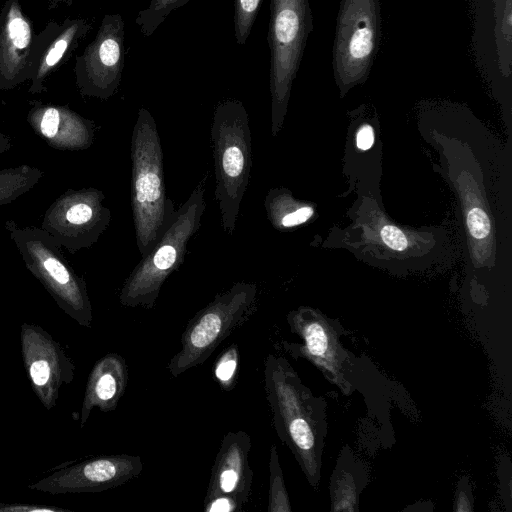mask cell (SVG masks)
I'll return each mask as SVG.
<instances>
[{
	"mask_svg": "<svg viewBox=\"0 0 512 512\" xmlns=\"http://www.w3.org/2000/svg\"><path fill=\"white\" fill-rule=\"evenodd\" d=\"M142 470L140 456L100 455L62 467L28 487L51 495L101 492L136 478Z\"/></svg>",
	"mask_w": 512,
	"mask_h": 512,
	"instance_id": "cell-12",
	"label": "cell"
},
{
	"mask_svg": "<svg viewBox=\"0 0 512 512\" xmlns=\"http://www.w3.org/2000/svg\"><path fill=\"white\" fill-rule=\"evenodd\" d=\"M252 440L246 431H229L221 440L205 497L206 512L240 511L253 482L248 455Z\"/></svg>",
	"mask_w": 512,
	"mask_h": 512,
	"instance_id": "cell-11",
	"label": "cell"
},
{
	"mask_svg": "<svg viewBox=\"0 0 512 512\" xmlns=\"http://www.w3.org/2000/svg\"><path fill=\"white\" fill-rule=\"evenodd\" d=\"M0 512H70V510L53 505L0 503Z\"/></svg>",
	"mask_w": 512,
	"mask_h": 512,
	"instance_id": "cell-27",
	"label": "cell"
},
{
	"mask_svg": "<svg viewBox=\"0 0 512 512\" xmlns=\"http://www.w3.org/2000/svg\"><path fill=\"white\" fill-rule=\"evenodd\" d=\"M496 12V41L499 53L500 68L511 65V41H512V0H497ZM508 68V67H507ZM510 71V69L508 68Z\"/></svg>",
	"mask_w": 512,
	"mask_h": 512,
	"instance_id": "cell-21",
	"label": "cell"
},
{
	"mask_svg": "<svg viewBox=\"0 0 512 512\" xmlns=\"http://www.w3.org/2000/svg\"><path fill=\"white\" fill-rule=\"evenodd\" d=\"M264 206L269 221L277 230L301 225L313 215L311 206L295 202L289 193L280 189H272L268 192Z\"/></svg>",
	"mask_w": 512,
	"mask_h": 512,
	"instance_id": "cell-17",
	"label": "cell"
},
{
	"mask_svg": "<svg viewBox=\"0 0 512 512\" xmlns=\"http://www.w3.org/2000/svg\"><path fill=\"white\" fill-rule=\"evenodd\" d=\"M313 30L308 0H271L268 27L272 134L280 130L293 80Z\"/></svg>",
	"mask_w": 512,
	"mask_h": 512,
	"instance_id": "cell-7",
	"label": "cell"
},
{
	"mask_svg": "<svg viewBox=\"0 0 512 512\" xmlns=\"http://www.w3.org/2000/svg\"><path fill=\"white\" fill-rule=\"evenodd\" d=\"M5 229L26 268L43 285L56 304L79 325H92V305L84 279L67 262L58 242L40 227L19 226L13 220Z\"/></svg>",
	"mask_w": 512,
	"mask_h": 512,
	"instance_id": "cell-5",
	"label": "cell"
},
{
	"mask_svg": "<svg viewBox=\"0 0 512 512\" xmlns=\"http://www.w3.org/2000/svg\"><path fill=\"white\" fill-rule=\"evenodd\" d=\"M189 1L150 0L149 5L140 10L135 19L140 32L146 37L151 36L172 11L186 5Z\"/></svg>",
	"mask_w": 512,
	"mask_h": 512,
	"instance_id": "cell-19",
	"label": "cell"
},
{
	"mask_svg": "<svg viewBox=\"0 0 512 512\" xmlns=\"http://www.w3.org/2000/svg\"><path fill=\"white\" fill-rule=\"evenodd\" d=\"M28 121L35 134L57 150H86L94 141L93 122L65 109L39 108L31 111Z\"/></svg>",
	"mask_w": 512,
	"mask_h": 512,
	"instance_id": "cell-14",
	"label": "cell"
},
{
	"mask_svg": "<svg viewBox=\"0 0 512 512\" xmlns=\"http://www.w3.org/2000/svg\"><path fill=\"white\" fill-rule=\"evenodd\" d=\"M455 510L457 511H471V499L469 496H467L466 490H459L457 494V501Z\"/></svg>",
	"mask_w": 512,
	"mask_h": 512,
	"instance_id": "cell-30",
	"label": "cell"
},
{
	"mask_svg": "<svg viewBox=\"0 0 512 512\" xmlns=\"http://www.w3.org/2000/svg\"><path fill=\"white\" fill-rule=\"evenodd\" d=\"M287 321L293 333L303 340V345L283 342L281 346L293 356L307 358L327 374L336 377L339 354L336 336L320 315L310 309L291 311Z\"/></svg>",
	"mask_w": 512,
	"mask_h": 512,
	"instance_id": "cell-13",
	"label": "cell"
},
{
	"mask_svg": "<svg viewBox=\"0 0 512 512\" xmlns=\"http://www.w3.org/2000/svg\"><path fill=\"white\" fill-rule=\"evenodd\" d=\"M105 195L94 187L68 189L45 211L40 228L70 253L94 245L110 223Z\"/></svg>",
	"mask_w": 512,
	"mask_h": 512,
	"instance_id": "cell-9",
	"label": "cell"
},
{
	"mask_svg": "<svg viewBox=\"0 0 512 512\" xmlns=\"http://www.w3.org/2000/svg\"><path fill=\"white\" fill-rule=\"evenodd\" d=\"M268 511H291V505L285 487L283 472L279 464L278 453L275 445H272L270 448Z\"/></svg>",
	"mask_w": 512,
	"mask_h": 512,
	"instance_id": "cell-20",
	"label": "cell"
},
{
	"mask_svg": "<svg viewBox=\"0 0 512 512\" xmlns=\"http://www.w3.org/2000/svg\"><path fill=\"white\" fill-rule=\"evenodd\" d=\"M217 200L223 230L232 235L246 192L252 165L248 114L236 99L220 102L211 124Z\"/></svg>",
	"mask_w": 512,
	"mask_h": 512,
	"instance_id": "cell-3",
	"label": "cell"
},
{
	"mask_svg": "<svg viewBox=\"0 0 512 512\" xmlns=\"http://www.w3.org/2000/svg\"><path fill=\"white\" fill-rule=\"evenodd\" d=\"M493 1H497V0H493Z\"/></svg>",
	"mask_w": 512,
	"mask_h": 512,
	"instance_id": "cell-32",
	"label": "cell"
},
{
	"mask_svg": "<svg viewBox=\"0 0 512 512\" xmlns=\"http://www.w3.org/2000/svg\"><path fill=\"white\" fill-rule=\"evenodd\" d=\"M257 308V286L236 282L199 310L181 336V349L169 361L172 377L203 364L231 333L243 326Z\"/></svg>",
	"mask_w": 512,
	"mask_h": 512,
	"instance_id": "cell-6",
	"label": "cell"
},
{
	"mask_svg": "<svg viewBox=\"0 0 512 512\" xmlns=\"http://www.w3.org/2000/svg\"><path fill=\"white\" fill-rule=\"evenodd\" d=\"M131 160L132 216L138 250L144 257L164 233L175 211L166 195L157 125L145 108L138 110L133 128Z\"/></svg>",
	"mask_w": 512,
	"mask_h": 512,
	"instance_id": "cell-2",
	"label": "cell"
},
{
	"mask_svg": "<svg viewBox=\"0 0 512 512\" xmlns=\"http://www.w3.org/2000/svg\"><path fill=\"white\" fill-rule=\"evenodd\" d=\"M101 66V97L108 98L117 89L124 66V22L120 15L109 17L96 50Z\"/></svg>",
	"mask_w": 512,
	"mask_h": 512,
	"instance_id": "cell-16",
	"label": "cell"
},
{
	"mask_svg": "<svg viewBox=\"0 0 512 512\" xmlns=\"http://www.w3.org/2000/svg\"><path fill=\"white\" fill-rule=\"evenodd\" d=\"M20 342L31 387L43 407L52 410L61 387L74 379V362L61 344L36 324L21 325Z\"/></svg>",
	"mask_w": 512,
	"mask_h": 512,
	"instance_id": "cell-10",
	"label": "cell"
},
{
	"mask_svg": "<svg viewBox=\"0 0 512 512\" xmlns=\"http://www.w3.org/2000/svg\"><path fill=\"white\" fill-rule=\"evenodd\" d=\"M204 180L174 211L164 233L125 280L119 294L121 305L154 307L162 285L182 264L188 243L200 227L206 207Z\"/></svg>",
	"mask_w": 512,
	"mask_h": 512,
	"instance_id": "cell-4",
	"label": "cell"
},
{
	"mask_svg": "<svg viewBox=\"0 0 512 512\" xmlns=\"http://www.w3.org/2000/svg\"><path fill=\"white\" fill-rule=\"evenodd\" d=\"M261 3L262 0H234V34L237 44L246 43Z\"/></svg>",
	"mask_w": 512,
	"mask_h": 512,
	"instance_id": "cell-23",
	"label": "cell"
},
{
	"mask_svg": "<svg viewBox=\"0 0 512 512\" xmlns=\"http://www.w3.org/2000/svg\"><path fill=\"white\" fill-rule=\"evenodd\" d=\"M380 39L379 0H341L332 66L335 80L343 92L366 80Z\"/></svg>",
	"mask_w": 512,
	"mask_h": 512,
	"instance_id": "cell-8",
	"label": "cell"
},
{
	"mask_svg": "<svg viewBox=\"0 0 512 512\" xmlns=\"http://www.w3.org/2000/svg\"><path fill=\"white\" fill-rule=\"evenodd\" d=\"M380 236L385 245L392 250L404 251L407 248V238L396 226L384 225L380 230Z\"/></svg>",
	"mask_w": 512,
	"mask_h": 512,
	"instance_id": "cell-25",
	"label": "cell"
},
{
	"mask_svg": "<svg viewBox=\"0 0 512 512\" xmlns=\"http://www.w3.org/2000/svg\"><path fill=\"white\" fill-rule=\"evenodd\" d=\"M67 43L65 40H59L47 55L46 62L48 65H54L61 58L66 50Z\"/></svg>",
	"mask_w": 512,
	"mask_h": 512,
	"instance_id": "cell-29",
	"label": "cell"
},
{
	"mask_svg": "<svg viewBox=\"0 0 512 512\" xmlns=\"http://www.w3.org/2000/svg\"><path fill=\"white\" fill-rule=\"evenodd\" d=\"M264 386L278 437L317 487L326 434L323 399L313 396L284 357L273 354L264 360Z\"/></svg>",
	"mask_w": 512,
	"mask_h": 512,
	"instance_id": "cell-1",
	"label": "cell"
},
{
	"mask_svg": "<svg viewBox=\"0 0 512 512\" xmlns=\"http://www.w3.org/2000/svg\"><path fill=\"white\" fill-rule=\"evenodd\" d=\"M239 361V349L235 343L223 349L216 359L214 376L225 392L233 390L237 384Z\"/></svg>",
	"mask_w": 512,
	"mask_h": 512,
	"instance_id": "cell-22",
	"label": "cell"
},
{
	"mask_svg": "<svg viewBox=\"0 0 512 512\" xmlns=\"http://www.w3.org/2000/svg\"><path fill=\"white\" fill-rule=\"evenodd\" d=\"M470 235L476 240L485 239L490 234V220L484 210L479 207L471 208L466 217Z\"/></svg>",
	"mask_w": 512,
	"mask_h": 512,
	"instance_id": "cell-24",
	"label": "cell"
},
{
	"mask_svg": "<svg viewBox=\"0 0 512 512\" xmlns=\"http://www.w3.org/2000/svg\"><path fill=\"white\" fill-rule=\"evenodd\" d=\"M42 177V170L27 164L0 170V206L13 202L33 189Z\"/></svg>",
	"mask_w": 512,
	"mask_h": 512,
	"instance_id": "cell-18",
	"label": "cell"
},
{
	"mask_svg": "<svg viewBox=\"0 0 512 512\" xmlns=\"http://www.w3.org/2000/svg\"><path fill=\"white\" fill-rule=\"evenodd\" d=\"M9 35L13 44L18 48H25L30 42V28L20 17L13 18L9 23Z\"/></svg>",
	"mask_w": 512,
	"mask_h": 512,
	"instance_id": "cell-26",
	"label": "cell"
},
{
	"mask_svg": "<svg viewBox=\"0 0 512 512\" xmlns=\"http://www.w3.org/2000/svg\"><path fill=\"white\" fill-rule=\"evenodd\" d=\"M11 147V139L6 134L0 132V154L8 151Z\"/></svg>",
	"mask_w": 512,
	"mask_h": 512,
	"instance_id": "cell-31",
	"label": "cell"
},
{
	"mask_svg": "<svg viewBox=\"0 0 512 512\" xmlns=\"http://www.w3.org/2000/svg\"><path fill=\"white\" fill-rule=\"evenodd\" d=\"M128 382L126 360L118 353L109 352L93 366L86 383L80 427L83 428L94 408L102 412L114 411L124 395Z\"/></svg>",
	"mask_w": 512,
	"mask_h": 512,
	"instance_id": "cell-15",
	"label": "cell"
},
{
	"mask_svg": "<svg viewBox=\"0 0 512 512\" xmlns=\"http://www.w3.org/2000/svg\"><path fill=\"white\" fill-rule=\"evenodd\" d=\"M374 143V130L369 124H364L356 135L357 147L361 150H368Z\"/></svg>",
	"mask_w": 512,
	"mask_h": 512,
	"instance_id": "cell-28",
	"label": "cell"
}]
</instances>
